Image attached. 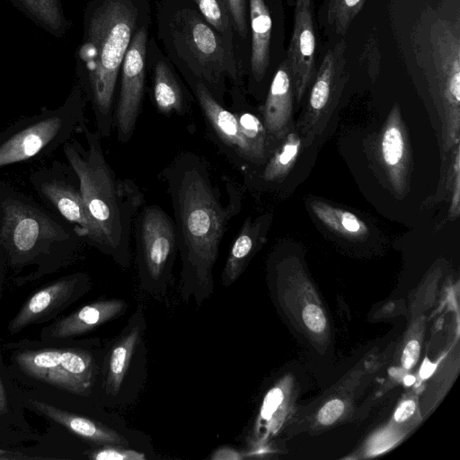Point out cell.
<instances>
[{
    "mask_svg": "<svg viewBox=\"0 0 460 460\" xmlns=\"http://www.w3.org/2000/svg\"><path fill=\"white\" fill-rule=\"evenodd\" d=\"M181 260L182 296L201 303L213 292V269L229 221L241 208L237 186L222 201L207 162L192 152L179 154L164 169Z\"/></svg>",
    "mask_w": 460,
    "mask_h": 460,
    "instance_id": "1",
    "label": "cell"
},
{
    "mask_svg": "<svg viewBox=\"0 0 460 460\" xmlns=\"http://www.w3.org/2000/svg\"><path fill=\"white\" fill-rule=\"evenodd\" d=\"M150 22V0H89L75 51V80L93 111L96 131L113 128L114 96L121 64L136 31Z\"/></svg>",
    "mask_w": 460,
    "mask_h": 460,
    "instance_id": "2",
    "label": "cell"
},
{
    "mask_svg": "<svg viewBox=\"0 0 460 460\" xmlns=\"http://www.w3.org/2000/svg\"><path fill=\"white\" fill-rule=\"evenodd\" d=\"M81 133L86 146L73 137L62 149L79 181L92 226L90 245L128 267L130 229L143 203V194L134 181L116 176L104 156L97 131L85 124Z\"/></svg>",
    "mask_w": 460,
    "mask_h": 460,
    "instance_id": "3",
    "label": "cell"
},
{
    "mask_svg": "<svg viewBox=\"0 0 460 460\" xmlns=\"http://www.w3.org/2000/svg\"><path fill=\"white\" fill-rule=\"evenodd\" d=\"M157 36L167 59L192 87L202 83L224 104L226 83L242 86L246 65L204 19L192 0H161Z\"/></svg>",
    "mask_w": 460,
    "mask_h": 460,
    "instance_id": "4",
    "label": "cell"
},
{
    "mask_svg": "<svg viewBox=\"0 0 460 460\" xmlns=\"http://www.w3.org/2000/svg\"><path fill=\"white\" fill-rule=\"evenodd\" d=\"M83 241L53 212L31 196L0 182V257L5 266L36 265L33 276L68 261Z\"/></svg>",
    "mask_w": 460,
    "mask_h": 460,
    "instance_id": "5",
    "label": "cell"
},
{
    "mask_svg": "<svg viewBox=\"0 0 460 460\" xmlns=\"http://www.w3.org/2000/svg\"><path fill=\"white\" fill-rule=\"evenodd\" d=\"M85 101L75 80L62 105L42 107L38 113L20 118L0 130V170L49 155L80 133L86 124Z\"/></svg>",
    "mask_w": 460,
    "mask_h": 460,
    "instance_id": "6",
    "label": "cell"
},
{
    "mask_svg": "<svg viewBox=\"0 0 460 460\" xmlns=\"http://www.w3.org/2000/svg\"><path fill=\"white\" fill-rule=\"evenodd\" d=\"M431 95L442 127L447 153L460 139V29L459 21L438 19L430 30Z\"/></svg>",
    "mask_w": 460,
    "mask_h": 460,
    "instance_id": "7",
    "label": "cell"
},
{
    "mask_svg": "<svg viewBox=\"0 0 460 460\" xmlns=\"http://www.w3.org/2000/svg\"><path fill=\"white\" fill-rule=\"evenodd\" d=\"M136 243L142 285L164 288L178 251L173 220L157 205L145 207L136 219Z\"/></svg>",
    "mask_w": 460,
    "mask_h": 460,
    "instance_id": "8",
    "label": "cell"
},
{
    "mask_svg": "<svg viewBox=\"0 0 460 460\" xmlns=\"http://www.w3.org/2000/svg\"><path fill=\"white\" fill-rule=\"evenodd\" d=\"M14 361L27 376L75 394H89L94 364L92 355L77 349L22 350Z\"/></svg>",
    "mask_w": 460,
    "mask_h": 460,
    "instance_id": "9",
    "label": "cell"
},
{
    "mask_svg": "<svg viewBox=\"0 0 460 460\" xmlns=\"http://www.w3.org/2000/svg\"><path fill=\"white\" fill-rule=\"evenodd\" d=\"M29 181L53 213L66 222L89 245L92 226L83 200L79 181L67 164L53 161L33 171Z\"/></svg>",
    "mask_w": 460,
    "mask_h": 460,
    "instance_id": "10",
    "label": "cell"
},
{
    "mask_svg": "<svg viewBox=\"0 0 460 460\" xmlns=\"http://www.w3.org/2000/svg\"><path fill=\"white\" fill-rule=\"evenodd\" d=\"M346 42L341 40L325 54L310 90L298 129L308 147L324 129L347 81Z\"/></svg>",
    "mask_w": 460,
    "mask_h": 460,
    "instance_id": "11",
    "label": "cell"
},
{
    "mask_svg": "<svg viewBox=\"0 0 460 460\" xmlns=\"http://www.w3.org/2000/svg\"><path fill=\"white\" fill-rule=\"evenodd\" d=\"M148 26L149 22L144 23L136 31L121 64L119 93L113 121L120 143H127L131 138L142 109Z\"/></svg>",
    "mask_w": 460,
    "mask_h": 460,
    "instance_id": "12",
    "label": "cell"
},
{
    "mask_svg": "<svg viewBox=\"0 0 460 460\" xmlns=\"http://www.w3.org/2000/svg\"><path fill=\"white\" fill-rule=\"evenodd\" d=\"M250 56L248 78L251 87L262 83L271 66L280 40L281 0H248Z\"/></svg>",
    "mask_w": 460,
    "mask_h": 460,
    "instance_id": "13",
    "label": "cell"
},
{
    "mask_svg": "<svg viewBox=\"0 0 460 460\" xmlns=\"http://www.w3.org/2000/svg\"><path fill=\"white\" fill-rule=\"evenodd\" d=\"M88 288L84 273L64 276L36 291L9 322L11 334L24 328L47 322L78 299Z\"/></svg>",
    "mask_w": 460,
    "mask_h": 460,
    "instance_id": "14",
    "label": "cell"
},
{
    "mask_svg": "<svg viewBox=\"0 0 460 460\" xmlns=\"http://www.w3.org/2000/svg\"><path fill=\"white\" fill-rule=\"evenodd\" d=\"M294 7L287 58L293 76L295 97L300 103L315 75L317 43L313 0H295Z\"/></svg>",
    "mask_w": 460,
    "mask_h": 460,
    "instance_id": "15",
    "label": "cell"
},
{
    "mask_svg": "<svg viewBox=\"0 0 460 460\" xmlns=\"http://www.w3.org/2000/svg\"><path fill=\"white\" fill-rule=\"evenodd\" d=\"M379 157L388 181L400 195L406 190L410 174L409 143L400 109L392 108L379 139Z\"/></svg>",
    "mask_w": 460,
    "mask_h": 460,
    "instance_id": "16",
    "label": "cell"
},
{
    "mask_svg": "<svg viewBox=\"0 0 460 460\" xmlns=\"http://www.w3.org/2000/svg\"><path fill=\"white\" fill-rule=\"evenodd\" d=\"M294 97L293 76L286 58L272 77L262 108V122L270 139L281 141L289 132Z\"/></svg>",
    "mask_w": 460,
    "mask_h": 460,
    "instance_id": "17",
    "label": "cell"
},
{
    "mask_svg": "<svg viewBox=\"0 0 460 460\" xmlns=\"http://www.w3.org/2000/svg\"><path fill=\"white\" fill-rule=\"evenodd\" d=\"M126 306L125 301L120 299L94 301L44 327L41 338L45 341H53L85 333L118 317Z\"/></svg>",
    "mask_w": 460,
    "mask_h": 460,
    "instance_id": "18",
    "label": "cell"
},
{
    "mask_svg": "<svg viewBox=\"0 0 460 460\" xmlns=\"http://www.w3.org/2000/svg\"><path fill=\"white\" fill-rule=\"evenodd\" d=\"M201 111L221 143L241 159L255 164L234 112L226 109L202 83L191 87Z\"/></svg>",
    "mask_w": 460,
    "mask_h": 460,
    "instance_id": "19",
    "label": "cell"
},
{
    "mask_svg": "<svg viewBox=\"0 0 460 460\" xmlns=\"http://www.w3.org/2000/svg\"><path fill=\"white\" fill-rule=\"evenodd\" d=\"M146 54L154 61L153 95L158 111L164 114H183L187 99L171 62L161 55L155 42L147 43Z\"/></svg>",
    "mask_w": 460,
    "mask_h": 460,
    "instance_id": "20",
    "label": "cell"
},
{
    "mask_svg": "<svg viewBox=\"0 0 460 460\" xmlns=\"http://www.w3.org/2000/svg\"><path fill=\"white\" fill-rule=\"evenodd\" d=\"M33 409L77 436L101 446L124 447L127 439L115 430L94 420L79 416L38 400H31Z\"/></svg>",
    "mask_w": 460,
    "mask_h": 460,
    "instance_id": "21",
    "label": "cell"
},
{
    "mask_svg": "<svg viewBox=\"0 0 460 460\" xmlns=\"http://www.w3.org/2000/svg\"><path fill=\"white\" fill-rule=\"evenodd\" d=\"M267 220L266 217L254 219L249 217L243 222L233 242L221 275L224 287H228L235 282L244 270L250 259L264 239Z\"/></svg>",
    "mask_w": 460,
    "mask_h": 460,
    "instance_id": "22",
    "label": "cell"
},
{
    "mask_svg": "<svg viewBox=\"0 0 460 460\" xmlns=\"http://www.w3.org/2000/svg\"><path fill=\"white\" fill-rule=\"evenodd\" d=\"M41 30L64 38L71 27L60 0H7Z\"/></svg>",
    "mask_w": 460,
    "mask_h": 460,
    "instance_id": "23",
    "label": "cell"
},
{
    "mask_svg": "<svg viewBox=\"0 0 460 460\" xmlns=\"http://www.w3.org/2000/svg\"><path fill=\"white\" fill-rule=\"evenodd\" d=\"M142 332L139 322L131 323L113 344L106 364V388L112 394H116L128 372L132 356L138 344Z\"/></svg>",
    "mask_w": 460,
    "mask_h": 460,
    "instance_id": "24",
    "label": "cell"
},
{
    "mask_svg": "<svg viewBox=\"0 0 460 460\" xmlns=\"http://www.w3.org/2000/svg\"><path fill=\"white\" fill-rule=\"evenodd\" d=\"M309 208L323 225L342 237L361 239L368 234L365 222L350 211L319 199H312Z\"/></svg>",
    "mask_w": 460,
    "mask_h": 460,
    "instance_id": "25",
    "label": "cell"
},
{
    "mask_svg": "<svg viewBox=\"0 0 460 460\" xmlns=\"http://www.w3.org/2000/svg\"><path fill=\"white\" fill-rule=\"evenodd\" d=\"M192 1L208 23L240 53L247 69V60L243 53L227 0Z\"/></svg>",
    "mask_w": 460,
    "mask_h": 460,
    "instance_id": "26",
    "label": "cell"
},
{
    "mask_svg": "<svg viewBox=\"0 0 460 460\" xmlns=\"http://www.w3.org/2000/svg\"><path fill=\"white\" fill-rule=\"evenodd\" d=\"M301 148L300 135L295 131L288 132L267 162L261 173L262 180L272 182L285 178L294 166Z\"/></svg>",
    "mask_w": 460,
    "mask_h": 460,
    "instance_id": "27",
    "label": "cell"
},
{
    "mask_svg": "<svg viewBox=\"0 0 460 460\" xmlns=\"http://www.w3.org/2000/svg\"><path fill=\"white\" fill-rule=\"evenodd\" d=\"M242 135L248 144L255 164H261L266 158L269 148V135L263 122L253 113L247 111H234Z\"/></svg>",
    "mask_w": 460,
    "mask_h": 460,
    "instance_id": "28",
    "label": "cell"
},
{
    "mask_svg": "<svg viewBox=\"0 0 460 460\" xmlns=\"http://www.w3.org/2000/svg\"><path fill=\"white\" fill-rule=\"evenodd\" d=\"M366 0H329L326 20L335 32L343 36L361 11Z\"/></svg>",
    "mask_w": 460,
    "mask_h": 460,
    "instance_id": "29",
    "label": "cell"
},
{
    "mask_svg": "<svg viewBox=\"0 0 460 460\" xmlns=\"http://www.w3.org/2000/svg\"><path fill=\"white\" fill-rule=\"evenodd\" d=\"M234 28L239 38L243 53L247 60L250 56L247 48L250 45L249 5L248 0H227ZM248 66V65H247Z\"/></svg>",
    "mask_w": 460,
    "mask_h": 460,
    "instance_id": "30",
    "label": "cell"
},
{
    "mask_svg": "<svg viewBox=\"0 0 460 460\" xmlns=\"http://www.w3.org/2000/svg\"><path fill=\"white\" fill-rule=\"evenodd\" d=\"M454 160L451 164V170L448 172L449 179L447 182H451L452 197L449 208V217L456 219L460 212V146L457 145L454 150Z\"/></svg>",
    "mask_w": 460,
    "mask_h": 460,
    "instance_id": "31",
    "label": "cell"
},
{
    "mask_svg": "<svg viewBox=\"0 0 460 460\" xmlns=\"http://www.w3.org/2000/svg\"><path fill=\"white\" fill-rule=\"evenodd\" d=\"M89 458L94 460H145L142 452L132 449L116 447V446H104L88 454Z\"/></svg>",
    "mask_w": 460,
    "mask_h": 460,
    "instance_id": "32",
    "label": "cell"
},
{
    "mask_svg": "<svg viewBox=\"0 0 460 460\" xmlns=\"http://www.w3.org/2000/svg\"><path fill=\"white\" fill-rule=\"evenodd\" d=\"M303 320L305 325L314 332H321L325 329L326 319L322 309L314 304L307 305L303 311Z\"/></svg>",
    "mask_w": 460,
    "mask_h": 460,
    "instance_id": "33",
    "label": "cell"
},
{
    "mask_svg": "<svg viewBox=\"0 0 460 460\" xmlns=\"http://www.w3.org/2000/svg\"><path fill=\"white\" fill-rule=\"evenodd\" d=\"M284 399L283 392L276 387L268 392L261 409L260 417L264 421H269L273 417Z\"/></svg>",
    "mask_w": 460,
    "mask_h": 460,
    "instance_id": "34",
    "label": "cell"
},
{
    "mask_svg": "<svg viewBox=\"0 0 460 460\" xmlns=\"http://www.w3.org/2000/svg\"><path fill=\"white\" fill-rule=\"evenodd\" d=\"M344 411V403L340 399L326 402L318 412V420L323 425H330L336 421Z\"/></svg>",
    "mask_w": 460,
    "mask_h": 460,
    "instance_id": "35",
    "label": "cell"
},
{
    "mask_svg": "<svg viewBox=\"0 0 460 460\" xmlns=\"http://www.w3.org/2000/svg\"><path fill=\"white\" fill-rule=\"evenodd\" d=\"M420 349V343L418 341H416V340L410 341L406 344V346L402 351V367H404L406 369L411 368L419 358Z\"/></svg>",
    "mask_w": 460,
    "mask_h": 460,
    "instance_id": "36",
    "label": "cell"
},
{
    "mask_svg": "<svg viewBox=\"0 0 460 460\" xmlns=\"http://www.w3.org/2000/svg\"><path fill=\"white\" fill-rule=\"evenodd\" d=\"M210 458L212 460H238L243 458V456L235 448L221 447L213 452Z\"/></svg>",
    "mask_w": 460,
    "mask_h": 460,
    "instance_id": "37",
    "label": "cell"
},
{
    "mask_svg": "<svg viewBox=\"0 0 460 460\" xmlns=\"http://www.w3.org/2000/svg\"><path fill=\"white\" fill-rule=\"evenodd\" d=\"M416 404L412 400H408L400 404L394 412V420L402 422L409 419L415 411Z\"/></svg>",
    "mask_w": 460,
    "mask_h": 460,
    "instance_id": "38",
    "label": "cell"
},
{
    "mask_svg": "<svg viewBox=\"0 0 460 460\" xmlns=\"http://www.w3.org/2000/svg\"><path fill=\"white\" fill-rule=\"evenodd\" d=\"M437 365L425 358L420 369V376L422 379L429 378L435 371Z\"/></svg>",
    "mask_w": 460,
    "mask_h": 460,
    "instance_id": "39",
    "label": "cell"
},
{
    "mask_svg": "<svg viewBox=\"0 0 460 460\" xmlns=\"http://www.w3.org/2000/svg\"><path fill=\"white\" fill-rule=\"evenodd\" d=\"M8 410V398L4 385V381L0 373V415L6 413Z\"/></svg>",
    "mask_w": 460,
    "mask_h": 460,
    "instance_id": "40",
    "label": "cell"
},
{
    "mask_svg": "<svg viewBox=\"0 0 460 460\" xmlns=\"http://www.w3.org/2000/svg\"><path fill=\"white\" fill-rule=\"evenodd\" d=\"M30 459V456H24L18 452H11L0 448V460H10V459Z\"/></svg>",
    "mask_w": 460,
    "mask_h": 460,
    "instance_id": "41",
    "label": "cell"
},
{
    "mask_svg": "<svg viewBox=\"0 0 460 460\" xmlns=\"http://www.w3.org/2000/svg\"><path fill=\"white\" fill-rule=\"evenodd\" d=\"M4 268H5V263H4V260L0 257V288H1V283L3 280V277H4Z\"/></svg>",
    "mask_w": 460,
    "mask_h": 460,
    "instance_id": "42",
    "label": "cell"
},
{
    "mask_svg": "<svg viewBox=\"0 0 460 460\" xmlns=\"http://www.w3.org/2000/svg\"><path fill=\"white\" fill-rule=\"evenodd\" d=\"M403 381L406 385H411L415 382V377L413 376L407 375Z\"/></svg>",
    "mask_w": 460,
    "mask_h": 460,
    "instance_id": "43",
    "label": "cell"
},
{
    "mask_svg": "<svg viewBox=\"0 0 460 460\" xmlns=\"http://www.w3.org/2000/svg\"><path fill=\"white\" fill-rule=\"evenodd\" d=\"M294 1L295 0H287L289 5H294Z\"/></svg>",
    "mask_w": 460,
    "mask_h": 460,
    "instance_id": "44",
    "label": "cell"
}]
</instances>
